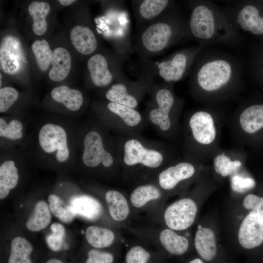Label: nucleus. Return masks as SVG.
<instances>
[{
  "instance_id": "obj_1",
  "label": "nucleus",
  "mask_w": 263,
  "mask_h": 263,
  "mask_svg": "<svg viewBox=\"0 0 263 263\" xmlns=\"http://www.w3.org/2000/svg\"><path fill=\"white\" fill-rule=\"evenodd\" d=\"M174 33L172 24L161 17L145 24L140 31L136 39L135 49L142 57L157 55L170 45Z\"/></svg>"
},
{
  "instance_id": "obj_2",
  "label": "nucleus",
  "mask_w": 263,
  "mask_h": 263,
  "mask_svg": "<svg viewBox=\"0 0 263 263\" xmlns=\"http://www.w3.org/2000/svg\"><path fill=\"white\" fill-rule=\"evenodd\" d=\"M231 68L224 60H216L204 64L197 74V81L204 90H217L226 84L230 78Z\"/></svg>"
},
{
  "instance_id": "obj_3",
  "label": "nucleus",
  "mask_w": 263,
  "mask_h": 263,
  "mask_svg": "<svg viewBox=\"0 0 263 263\" xmlns=\"http://www.w3.org/2000/svg\"><path fill=\"white\" fill-rule=\"evenodd\" d=\"M197 211V206L193 200L180 199L166 209L164 214L165 223L172 230L186 229L193 224Z\"/></svg>"
},
{
  "instance_id": "obj_4",
  "label": "nucleus",
  "mask_w": 263,
  "mask_h": 263,
  "mask_svg": "<svg viewBox=\"0 0 263 263\" xmlns=\"http://www.w3.org/2000/svg\"><path fill=\"white\" fill-rule=\"evenodd\" d=\"M38 140L45 152L51 153L57 150L56 157L58 161L64 162L68 158L67 134L61 126L51 123L44 125L40 130Z\"/></svg>"
},
{
  "instance_id": "obj_5",
  "label": "nucleus",
  "mask_w": 263,
  "mask_h": 263,
  "mask_svg": "<svg viewBox=\"0 0 263 263\" xmlns=\"http://www.w3.org/2000/svg\"><path fill=\"white\" fill-rule=\"evenodd\" d=\"M25 63V59L19 39L12 36L5 37L0 48V65L5 74L15 75L19 72Z\"/></svg>"
},
{
  "instance_id": "obj_6",
  "label": "nucleus",
  "mask_w": 263,
  "mask_h": 263,
  "mask_svg": "<svg viewBox=\"0 0 263 263\" xmlns=\"http://www.w3.org/2000/svg\"><path fill=\"white\" fill-rule=\"evenodd\" d=\"M163 161L162 154L158 151L146 149L138 140L132 139L124 145V161L128 166L141 163L145 166L155 168Z\"/></svg>"
},
{
  "instance_id": "obj_7",
  "label": "nucleus",
  "mask_w": 263,
  "mask_h": 263,
  "mask_svg": "<svg viewBox=\"0 0 263 263\" xmlns=\"http://www.w3.org/2000/svg\"><path fill=\"white\" fill-rule=\"evenodd\" d=\"M84 150L82 156L84 164L89 167H94L100 163L110 167L113 159L110 153L104 148L100 134L95 132H88L84 140Z\"/></svg>"
},
{
  "instance_id": "obj_8",
  "label": "nucleus",
  "mask_w": 263,
  "mask_h": 263,
  "mask_svg": "<svg viewBox=\"0 0 263 263\" xmlns=\"http://www.w3.org/2000/svg\"><path fill=\"white\" fill-rule=\"evenodd\" d=\"M238 238L240 245L246 249L258 247L263 243V222L254 212L250 211L243 219Z\"/></svg>"
},
{
  "instance_id": "obj_9",
  "label": "nucleus",
  "mask_w": 263,
  "mask_h": 263,
  "mask_svg": "<svg viewBox=\"0 0 263 263\" xmlns=\"http://www.w3.org/2000/svg\"><path fill=\"white\" fill-rule=\"evenodd\" d=\"M189 26L192 33L195 37L205 39L211 38L215 29L212 11L204 5L196 7L190 16Z\"/></svg>"
},
{
  "instance_id": "obj_10",
  "label": "nucleus",
  "mask_w": 263,
  "mask_h": 263,
  "mask_svg": "<svg viewBox=\"0 0 263 263\" xmlns=\"http://www.w3.org/2000/svg\"><path fill=\"white\" fill-rule=\"evenodd\" d=\"M189 125L194 139L199 143L208 145L216 137V130L211 115L208 113L200 111L190 118Z\"/></svg>"
},
{
  "instance_id": "obj_11",
  "label": "nucleus",
  "mask_w": 263,
  "mask_h": 263,
  "mask_svg": "<svg viewBox=\"0 0 263 263\" xmlns=\"http://www.w3.org/2000/svg\"><path fill=\"white\" fill-rule=\"evenodd\" d=\"M187 59L186 54L178 53L170 59L156 62L154 64L156 72L166 82H177L186 71Z\"/></svg>"
},
{
  "instance_id": "obj_12",
  "label": "nucleus",
  "mask_w": 263,
  "mask_h": 263,
  "mask_svg": "<svg viewBox=\"0 0 263 263\" xmlns=\"http://www.w3.org/2000/svg\"><path fill=\"white\" fill-rule=\"evenodd\" d=\"M156 101L158 108L150 112V118L154 124L159 125L162 131H165L170 126L169 113L173 106L174 97L169 90L161 89L156 94Z\"/></svg>"
},
{
  "instance_id": "obj_13",
  "label": "nucleus",
  "mask_w": 263,
  "mask_h": 263,
  "mask_svg": "<svg viewBox=\"0 0 263 263\" xmlns=\"http://www.w3.org/2000/svg\"><path fill=\"white\" fill-rule=\"evenodd\" d=\"M87 65L92 81L96 87L110 84L115 76L109 67L108 60L101 54H96L92 56Z\"/></svg>"
},
{
  "instance_id": "obj_14",
  "label": "nucleus",
  "mask_w": 263,
  "mask_h": 263,
  "mask_svg": "<svg viewBox=\"0 0 263 263\" xmlns=\"http://www.w3.org/2000/svg\"><path fill=\"white\" fill-rule=\"evenodd\" d=\"M194 172L195 169L192 165L187 162L180 163L168 168L160 173V185L165 189H171L181 181L191 177Z\"/></svg>"
},
{
  "instance_id": "obj_15",
  "label": "nucleus",
  "mask_w": 263,
  "mask_h": 263,
  "mask_svg": "<svg viewBox=\"0 0 263 263\" xmlns=\"http://www.w3.org/2000/svg\"><path fill=\"white\" fill-rule=\"evenodd\" d=\"M194 245L199 256L206 261H212L217 251L215 233L210 228L200 227L194 237Z\"/></svg>"
},
{
  "instance_id": "obj_16",
  "label": "nucleus",
  "mask_w": 263,
  "mask_h": 263,
  "mask_svg": "<svg viewBox=\"0 0 263 263\" xmlns=\"http://www.w3.org/2000/svg\"><path fill=\"white\" fill-rule=\"evenodd\" d=\"M135 2L136 18L139 21L145 24L161 18L169 3V0H143Z\"/></svg>"
},
{
  "instance_id": "obj_17",
  "label": "nucleus",
  "mask_w": 263,
  "mask_h": 263,
  "mask_svg": "<svg viewBox=\"0 0 263 263\" xmlns=\"http://www.w3.org/2000/svg\"><path fill=\"white\" fill-rule=\"evenodd\" d=\"M70 38L75 49L82 55H90L97 48L96 37L88 27L82 25L74 27L71 30Z\"/></svg>"
},
{
  "instance_id": "obj_18",
  "label": "nucleus",
  "mask_w": 263,
  "mask_h": 263,
  "mask_svg": "<svg viewBox=\"0 0 263 263\" xmlns=\"http://www.w3.org/2000/svg\"><path fill=\"white\" fill-rule=\"evenodd\" d=\"M51 64L53 66L49 73L51 80L59 82L69 75L71 68V56L68 51L62 47H57L53 51Z\"/></svg>"
},
{
  "instance_id": "obj_19",
  "label": "nucleus",
  "mask_w": 263,
  "mask_h": 263,
  "mask_svg": "<svg viewBox=\"0 0 263 263\" xmlns=\"http://www.w3.org/2000/svg\"><path fill=\"white\" fill-rule=\"evenodd\" d=\"M237 21L244 31L256 35L263 34V18L260 17L259 11L254 6L244 7L239 13Z\"/></svg>"
},
{
  "instance_id": "obj_20",
  "label": "nucleus",
  "mask_w": 263,
  "mask_h": 263,
  "mask_svg": "<svg viewBox=\"0 0 263 263\" xmlns=\"http://www.w3.org/2000/svg\"><path fill=\"white\" fill-rule=\"evenodd\" d=\"M51 96L55 101L62 103L72 111L79 110L83 102L82 94L79 91L66 85L59 86L53 89Z\"/></svg>"
},
{
  "instance_id": "obj_21",
  "label": "nucleus",
  "mask_w": 263,
  "mask_h": 263,
  "mask_svg": "<svg viewBox=\"0 0 263 263\" xmlns=\"http://www.w3.org/2000/svg\"><path fill=\"white\" fill-rule=\"evenodd\" d=\"M71 205L76 214L88 219H96L102 212L100 204L94 198L88 196L75 197L71 201Z\"/></svg>"
},
{
  "instance_id": "obj_22",
  "label": "nucleus",
  "mask_w": 263,
  "mask_h": 263,
  "mask_svg": "<svg viewBox=\"0 0 263 263\" xmlns=\"http://www.w3.org/2000/svg\"><path fill=\"white\" fill-rule=\"evenodd\" d=\"M243 130L253 133L263 128V105H254L246 108L240 116Z\"/></svg>"
},
{
  "instance_id": "obj_23",
  "label": "nucleus",
  "mask_w": 263,
  "mask_h": 263,
  "mask_svg": "<svg viewBox=\"0 0 263 263\" xmlns=\"http://www.w3.org/2000/svg\"><path fill=\"white\" fill-rule=\"evenodd\" d=\"M28 12L33 19V31L38 36L45 33L47 29L46 18L50 12L49 4L43 1H34L28 6Z\"/></svg>"
},
{
  "instance_id": "obj_24",
  "label": "nucleus",
  "mask_w": 263,
  "mask_h": 263,
  "mask_svg": "<svg viewBox=\"0 0 263 263\" xmlns=\"http://www.w3.org/2000/svg\"><path fill=\"white\" fill-rule=\"evenodd\" d=\"M160 241L170 254L180 255L188 250L189 242L186 237L177 234L171 229H165L160 234Z\"/></svg>"
},
{
  "instance_id": "obj_25",
  "label": "nucleus",
  "mask_w": 263,
  "mask_h": 263,
  "mask_svg": "<svg viewBox=\"0 0 263 263\" xmlns=\"http://www.w3.org/2000/svg\"><path fill=\"white\" fill-rule=\"evenodd\" d=\"M19 180L18 169L12 160L5 161L0 167V199H3L10 189L15 188Z\"/></svg>"
},
{
  "instance_id": "obj_26",
  "label": "nucleus",
  "mask_w": 263,
  "mask_h": 263,
  "mask_svg": "<svg viewBox=\"0 0 263 263\" xmlns=\"http://www.w3.org/2000/svg\"><path fill=\"white\" fill-rule=\"evenodd\" d=\"M111 216L115 220H125L130 212L129 207L125 197L116 190H109L105 195Z\"/></svg>"
},
{
  "instance_id": "obj_27",
  "label": "nucleus",
  "mask_w": 263,
  "mask_h": 263,
  "mask_svg": "<svg viewBox=\"0 0 263 263\" xmlns=\"http://www.w3.org/2000/svg\"><path fill=\"white\" fill-rule=\"evenodd\" d=\"M47 204L43 201L35 205L32 214L28 219L26 226L31 231H38L46 227L51 220V214Z\"/></svg>"
},
{
  "instance_id": "obj_28",
  "label": "nucleus",
  "mask_w": 263,
  "mask_h": 263,
  "mask_svg": "<svg viewBox=\"0 0 263 263\" xmlns=\"http://www.w3.org/2000/svg\"><path fill=\"white\" fill-rule=\"evenodd\" d=\"M33 249L28 240L21 237H15L11 244L8 263H32L30 255Z\"/></svg>"
},
{
  "instance_id": "obj_29",
  "label": "nucleus",
  "mask_w": 263,
  "mask_h": 263,
  "mask_svg": "<svg viewBox=\"0 0 263 263\" xmlns=\"http://www.w3.org/2000/svg\"><path fill=\"white\" fill-rule=\"evenodd\" d=\"M106 98L111 102L125 105L134 109L138 105L136 98L128 93L126 84L118 82L112 85L107 92Z\"/></svg>"
},
{
  "instance_id": "obj_30",
  "label": "nucleus",
  "mask_w": 263,
  "mask_h": 263,
  "mask_svg": "<svg viewBox=\"0 0 263 263\" xmlns=\"http://www.w3.org/2000/svg\"><path fill=\"white\" fill-rule=\"evenodd\" d=\"M85 237L89 244L96 248H104L113 243L114 235L111 230L95 225L88 227Z\"/></svg>"
},
{
  "instance_id": "obj_31",
  "label": "nucleus",
  "mask_w": 263,
  "mask_h": 263,
  "mask_svg": "<svg viewBox=\"0 0 263 263\" xmlns=\"http://www.w3.org/2000/svg\"><path fill=\"white\" fill-rule=\"evenodd\" d=\"M32 50L38 68L42 71H46L51 64L53 54L47 41L45 39L35 40L32 43Z\"/></svg>"
},
{
  "instance_id": "obj_32",
  "label": "nucleus",
  "mask_w": 263,
  "mask_h": 263,
  "mask_svg": "<svg viewBox=\"0 0 263 263\" xmlns=\"http://www.w3.org/2000/svg\"><path fill=\"white\" fill-rule=\"evenodd\" d=\"M160 196V191L155 187L151 185L141 186L132 191L131 201L134 207L139 208L149 201L158 199Z\"/></svg>"
},
{
  "instance_id": "obj_33",
  "label": "nucleus",
  "mask_w": 263,
  "mask_h": 263,
  "mask_svg": "<svg viewBox=\"0 0 263 263\" xmlns=\"http://www.w3.org/2000/svg\"><path fill=\"white\" fill-rule=\"evenodd\" d=\"M107 108L111 112L118 115L129 126H135L141 121L140 114L133 108L111 102L108 104Z\"/></svg>"
},
{
  "instance_id": "obj_34",
  "label": "nucleus",
  "mask_w": 263,
  "mask_h": 263,
  "mask_svg": "<svg viewBox=\"0 0 263 263\" xmlns=\"http://www.w3.org/2000/svg\"><path fill=\"white\" fill-rule=\"evenodd\" d=\"M48 200L49 209L55 216L66 223L73 220L76 213L71 206L64 208L61 200L55 194H50Z\"/></svg>"
},
{
  "instance_id": "obj_35",
  "label": "nucleus",
  "mask_w": 263,
  "mask_h": 263,
  "mask_svg": "<svg viewBox=\"0 0 263 263\" xmlns=\"http://www.w3.org/2000/svg\"><path fill=\"white\" fill-rule=\"evenodd\" d=\"M241 165L240 161H231L229 157L223 154L217 156L214 159L215 171L223 177L236 172Z\"/></svg>"
},
{
  "instance_id": "obj_36",
  "label": "nucleus",
  "mask_w": 263,
  "mask_h": 263,
  "mask_svg": "<svg viewBox=\"0 0 263 263\" xmlns=\"http://www.w3.org/2000/svg\"><path fill=\"white\" fill-rule=\"evenodd\" d=\"M23 126L21 123L16 119L12 120L8 124L0 118V136L12 140H17L22 136Z\"/></svg>"
},
{
  "instance_id": "obj_37",
  "label": "nucleus",
  "mask_w": 263,
  "mask_h": 263,
  "mask_svg": "<svg viewBox=\"0 0 263 263\" xmlns=\"http://www.w3.org/2000/svg\"><path fill=\"white\" fill-rule=\"evenodd\" d=\"M52 234L46 238V242L49 248L55 251L61 250L65 236V228L59 223H55L51 225Z\"/></svg>"
},
{
  "instance_id": "obj_38",
  "label": "nucleus",
  "mask_w": 263,
  "mask_h": 263,
  "mask_svg": "<svg viewBox=\"0 0 263 263\" xmlns=\"http://www.w3.org/2000/svg\"><path fill=\"white\" fill-rule=\"evenodd\" d=\"M18 91L14 88L5 87L0 89V112L7 111L17 100Z\"/></svg>"
},
{
  "instance_id": "obj_39",
  "label": "nucleus",
  "mask_w": 263,
  "mask_h": 263,
  "mask_svg": "<svg viewBox=\"0 0 263 263\" xmlns=\"http://www.w3.org/2000/svg\"><path fill=\"white\" fill-rule=\"evenodd\" d=\"M243 204L246 209L254 212L263 222V197L249 194L244 198Z\"/></svg>"
},
{
  "instance_id": "obj_40",
  "label": "nucleus",
  "mask_w": 263,
  "mask_h": 263,
  "mask_svg": "<svg viewBox=\"0 0 263 263\" xmlns=\"http://www.w3.org/2000/svg\"><path fill=\"white\" fill-rule=\"evenodd\" d=\"M150 253L140 246H133L126 255V263H147Z\"/></svg>"
},
{
  "instance_id": "obj_41",
  "label": "nucleus",
  "mask_w": 263,
  "mask_h": 263,
  "mask_svg": "<svg viewBox=\"0 0 263 263\" xmlns=\"http://www.w3.org/2000/svg\"><path fill=\"white\" fill-rule=\"evenodd\" d=\"M86 263H112L113 255L108 252L97 250H91L88 253Z\"/></svg>"
},
{
  "instance_id": "obj_42",
  "label": "nucleus",
  "mask_w": 263,
  "mask_h": 263,
  "mask_svg": "<svg viewBox=\"0 0 263 263\" xmlns=\"http://www.w3.org/2000/svg\"><path fill=\"white\" fill-rule=\"evenodd\" d=\"M255 181L251 178H243L239 176H234L232 178V186L233 189L238 191H244L254 187Z\"/></svg>"
},
{
  "instance_id": "obj_43",
  "label": "nucleus",
  "mask_w": 263,
  "mask_h": 263,
  "mask_svg": "<svg viewBox=\"0 0 263 263\" xmlns=\"http://www.w3.org/2000/svg\"><path fill=\"white\" fill-rule=\"evenodd\" d=\"M58 1L60 2L61 4L64 6H68L69 5L74 2L75 1V0H59Z\"/></svg>"
},
{
  "instance_id": "obj_44",
  "label": "nucleus",
  "mask_w": 263,
  "mask_h": 263,
  "mask_svg": "<svg viewBox=\"0 0 263 263\" xmlns=\"http://www.w3.org/2000/svg\"><path fill=\"white\" fill-rule=\"evenodd\" d=\"M46 263H63L62 262L57 259H51L49 260Z\"/></svg>"
},
{
  "instance_id": "obj_45",
  "label": "nucleus",
  "mask_w": 263,
  "mask_h": 263,
  "mask_svg": "<svg viewBox=\"0 0 263 263\" xmlns=\"http://www.w3.org/2000/svg\"><path fill=\"white\" fill-rule=\"evenodd\" d=\"M188 263H204L202 261L201 259L197 258V259H195L191 261Z\"/></svg>"
}]
</instances>
